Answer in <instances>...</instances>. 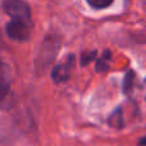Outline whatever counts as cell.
<instances>
[{
	"label": "cell",
	"instance_id": "cell-9",
	"mask_svg": "<svg viewBox=\"0 0 146 146\" xmlns=\"http://www.w3.org/2000/svg\"><path fill=\"white\" fill-rule=\"evenodd\" d=\"M114 0H87V3L94 9H102L109 7Z\"/></svg>",
	"mask_w": 146,
	"mask_h": 146
},
{
	"label": "cell",
	"instance_id": "cell-11",
	"mask_svg": "<svg viewBox=\"0 0 146 146\" xmlns=\"http://www.w3.org/2000/svg\"><path fill=\"white\" fill-rule=\"evenodd\" d=\"M138 146H146V137L141 138V140L138 141Z\"/></svg>",
	"mask_w": 146,
	"mask_h": 146
},
{
	"label": "cell",
	"instance_id": "cell-2",
	"mask_svg": "<svg viewBox=\"0 0 146 146\" xmlns=\"http://www.w3.org/2000/svg\"><path fill=\"white\" fill-rule=\"evenodd\" d=\"M1 7L3 11L12 17V19L31 25V9L23 0H3Z\"/></svg>",
	"mask_w": 146,
	"mask_h": 146
},
{
	"label": "cell",
	"instance_id": "cell-5",
	"mask_svg": "<svg viewBox=\"0 0 146 146\" xmlns=\"http://www.w3.org/2000/svg\"><path fill=\"white\" fill-rule=\"evenodd\" d=\"M109 124L114 128H123L124 125V119H123V111L120 108H116L115 110L111 113V115L109 116Z\"/></svg>",
	"mask_w": 146,
	"mask_h": 146
},
{
	"label": "cell",
	"instance_id": "cell-10",
	"mask_svg": "<svg viewBox=\"0 0 146 146\" xmlns=\"http://www.w3.org/2000/svg\"><path fill=\"white\" fill-rule=\"evenodd\" d=\"M9 92V83L5 80H0V101L8 94Z\"/></svg>",
	"mask_w": 146,
	"mask_h": 146
},
{
	"label": "cell",
	"instance_id": "cell-1",
	"mask_svg": "<svg viewBox=\"0 0 146 146\" xmlns=\"http://www.w3.org/2000/svg\"><path fill=\"white\" fill-rule=\"evenodd\" d=\"M60 47L61 40L58 36L49 35L44 39L43 44H41V49L39 50V54L35 61V70L38 74H44L45 70L50 66V64L54 61L56 56L60 50Z\"/></svg>",
	"mask_w": 146,
	"mask_h": 146
},
{
	"label": "cell",
	"instance_id": "cell-13",
	"mask_svg": "<svg viewBox=\"0 0 146 146\" xmlns=\"http://www.w3.org/2000/svg\"><path fill=\"white\" fill-rule=\"evenodd\" d=\"M145 83H146V79H145Z\"/></svg>",
	"mask_w": 146,
	"mask_h": 146
},
{
	"label": "cell",
	"instance_id": "cell-3",
	"mask_svg": "<svg viewBox=\"0 0 146 146\" xmlns=\"http://www.w3.org/2000/svg\"><path fill=\"white\" fill-rule=\"evenodd\" d=\"M5 31L9 38L17 41H26L30 38V25L22 21L12 19L11 22L7 23Z\"/></svg>",
	"mask_w": 146,
	"mask_h": 146
},
{
	"label": "cell",
	"instance_id": "cell-7",
	"mask_svg": "<svg viewBox=\"0 0 146 146\" xmlns=\"http://www.w3.org/2000/svg\"><path fill=\"white\" fill-rule=\"evenodd\" d=\"M133 82H135V71H133V70H129V71L125 74V76H124V83H123L124 93L129 94L131 89H132V86H133Z\"/></svg>",
	"mask_w": 146,
	"mask_h": 146
},
{
	"label": "cell",
	"instance_id": "cell-8",
	"mask_svg": "<svg viewBox=\"0 0 146 146\" xmlns=\"http://www.w3.org/2000/svg\"><path fill=\"white\" fill-rule=\"evenodd\" d=\"M97 56V50H89V52H83L82 58H80V64L82 66H87L96 58Z\"/></svg>",
	"mask_w": 146,
	"mask_h": 146
},
{
	"label": "cell",
	"instance_id": "cell-4",
	"mask_svg": "<svg viewBox=\"0 0 146 146\" xmlns=\"http://www.w3.org/2000/svg\"><path fill=\"white\" fill-rule=\"evenodd\" d=\"M74 67V56L70 54L66 57V60L62 64L57 65L54 69L52 70V79L56 84H61L65 83L70 79L71 75V69Z\"/></svg>",
	"mask_w": 146,
	"mask_h": 146
},
{
	"label": "cell",
	"instance_id": "cell-6",
	"mask_svg": "<svg viewBox=\"0 0 146 146\" xmlns=\"http://www.w3.org/2000/svg\"><path fill=\"white\" fill-rule=\"evenodd\" d=\"M111 57L110 50H105L104 56L101 58H98L96 62V71L97 72H106L109 70V62L108 60Z\"/></svg>",
	"mask_w": 146,
	"mask_h": 146
},
{
	"label": "cell",
	"instance_id": "cell-12",
	"mask_svg": "<svg viewBox=\"0 0 146 146\" xmlns=\"http://www.w3.org/2000/svg\"><path fill=\"white\" fill-rule=\"evenodd\" d=\"M0 66H1V60H0Z\"/></svg>",
	"mask_w": 146,
	"mask_h": 146
}]
</instances>
